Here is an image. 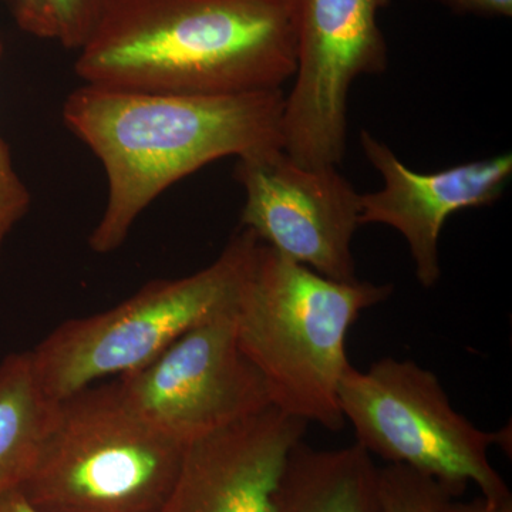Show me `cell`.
I'll list each match as a JSON object with an SVG mask.
<instances>
[{
    "mask_svg": "<svg viewBox=\"0 0 512 512\" xmlns=\"http://www.w3.org/2000/svg\"><path fill=\"white\" fill-rule=\"evenodd\" d=\"M284 109L282 89L178 94L83 83L67 97L63 121L107 177L106 205L90 248L97 254L119 249L163 192L205 165L284 150Z\"/></svg>",
    "mask_w": 512,
    "mask_h": 512,
    "instance_id": "obj_1",
    "label": "cell"
},
{
    "mask_svg": "<svg viewBox=\"0 0 512 512\" xmlns=\"http://www.w3.org/2000/svg\"><path fill=\"white\" fill-rule=\"evenodd\" d=\"M74 69L131 92L282 89L296 70L291 0H111Z\"/></svg>",
    "mask_w": 512,
    "mask_h": 512,
    "instance_id": "obj_2",
    "label": "cell"
},
{
    "mask_svg": "<svg viewBox=\"0 0 512 512\" xmlns=\"http://www.w3.org/2000/svg\"><path fill=\"white\" fill-rule=\"evenodd\" d=\"M392 293L390 284L333 281L261 242L234 319L239 348L264 377L272 406L342 430L349 330Z\"/></svg>",
    "mask_w": 512,
    "mask_h": 512,
    "instance_id": "obj_3",
    "label": "cell"
},
{
    "mask_svg": "<svg viewBox=\"0 0 512 512\" xmlns=\"http://www.w3.org/2000/svg\"><path fill=\"white\" fill-rule=\"evenodd\" d=\"M188 444L137 413L116 380L60 400L20 491L40 512H161Z\"/></svg>",
    "mask_w": 512,
    "mask_h": 512,
    "instance_id": "obj_4",
    "label": "cell"
},
{
    "mask_svg": "<svg viewBox=\"0 0 512 512\" xmlns=\"http://www.w3.org/2000/svg\"><path fill=\"white\" fill-rule=\"evenodd\" d=\"M261 239L242 228L207 268L160 279L107 311L57 326L32 352L43 390L60 402L146 366L188 330L234 311Z\"/></svg>",
    "mask_w": 512,
    "mask_h": 512,
    "instance_id": "obj_5",
    "label": "cell"
},
{
    "mask_svg": "<svg viewBox=\"0 0 512 512\" xmlns=\"http://www.w3.org/2000/svg\"><path fill=\"white\" fill-rule=\"evenodd\" d=\"M345 421L370 456L446 484L457 497L476 484L488 500L510 497L488 451L511 450V431H484L458 413L439 377L412 360L383 357L367 370L350 366L339 387Z\"/></svg>",
    "mask_w": 512,
    "mask_h": 512,
    "instance_id": "obj_6",
    "label": "cell"
},
{
    "mask_svg": "<svg viewBox=\"0 0 512 512\" xmlns=\"http://www.w3.org/2000/svg\"><path fill=\"white\" fill-rule=\"evenodd\" d=\"M392 0H291L295 84L285 97L284 151L305 167L342 163L350 87L380 74L389 52L377 16Z\"/></svg>",
    "mask_w": 512,
    "mask_h": 512,
    "instance_id": "obj_7",
    "label": "cell"
},
{
    "mask_svg": "<svg viewBox=\"0 0 512 512\" xmlns=\"http://www.w3.org/2000/svg\"><path fill=\"white\" fill-rule=\"evenodd\" d=\"M234 315L195 326L146 366L117 377L121 396L185 444L271 407L264 377L239 348Z\"/></svg>",
    "mask_w": 512,
    "mask_h": 512,
    "instance_id": "obj_8",
    "label": "cell"
},
{
    "mask_svg": "<svg viewBox=\"0 0 512 512\" xmlns=\"http://www.w3.org/2000/svg\"><path fill=\"white\" fill-rule=\"evenodd\" d=\"M234 178L245 192L242 228L326 278L357 281L360 194L335 165L305 167L276 148L238 158Z\"/></svg>",
    "mask_w": 512,
    "mask_h": 512,
    "instance_id": "obj_9",
    "label": "cell"
},
{
    "mask_svg": "<svg viewBox=\"0 0 512 512\" xmlns=\"http://www.w3.org/2000/svg\"><path fill=\"white\" fill-rule=\"evenodd\" d=\"M360 144L383 177L382 190L360 194V225L382 224L400 232L409 244L417 281L423 288H433L441 276L439 244L444 224L458 211L500 200L512 175L511 154L421 174L403 164L369 131L360 133Z\"/></svg>",
    "mask_w": 512,
    "mask_h": 512,
    "instance_id": "obj_10",
    "label": "cell"
},
{
    "mask_svg": "<svg viewBox=\"0 0 512 512\" xmlns=\"http://www.w3.org/2000/svg\"><path fill=\"white\" fill-rule=\"evenodd\" d=\"M306 429L271 406L191 441L161 512H275L286 460Z\"/></svg>",
    "mask_w": 512,
    "mask_h": 512,
    "instance_id": "obj_11",
    "label": "cell"
},
{
    "mask_svg": "<svg viewBox=\"0 0 512 512\" xmlns=\"http://www.w3.org/2000/svg\"><path fill=\"white\" fill-rule=\"evenodd\" d=\"M275 512H383L379 468L357 443L318 450L299 441L286 460Z\"/></svg>",
    "mask_w": 512,
    "mask_h": 512,
    "instance_id": "obj_12",
    "label": "cell"
},
{
    "mask_svg": "<svg viewBox=\"0 0 512 512\" xmlns=\"http://www.w3.org/2000/svg\"><path fill=\"white\" fill-rule=\"evenodd\" d=\"M59 402L43 390L32 352L0 363V495L20 490L35 470Z\"/></svg>",
    "mask_w": 512,
    "mask_h": 512,
    "instance_id": "obj_13",
    "label": "cell"
},
{
    "mask_svg": "<svg viewBox=\"0 0 512 512\" xmlns=\"http://www.w3.org/2000/svg\"><path fill=\"white\" fill-rule=\"evenodd\" d=\"M111 0H12L19 28L79 52L92 37Z\"/></svg>",
    "mask_w": 512,
    "mask_h": 512,
    "instance_id": "obj_14",
    "label": "cell"
},
{
    "mask_svg": "<svg viewBox=\"0 0 512 512\" xmlns=\"http://www.w3.org/2000/svg\"><path fill=\"white\" fill-rule=\"evenodd\" d=\"M383 512H441L457 495L436 478L400 464L379 468Z\"/></svg>",
    "mask_w": 512,
    "mask_h": 512,
    "instance_id": "obj_15",
    "label": "cell"
},
{
    "mask_svg": "<svg viewBox=\"0 0 512 512\" xmlns=\"http://www.w3.org/2000/svg\"><path fill=\"white\" fill-rule=\"evenodd\" d=\"M2 52V37H0V57ZM29 204L28 188L16 173L9 148L0 138V254L8 235L28 212Z\"/></svg>",
    "mask_w": 512,
    "mask_h": 512,
    "instance_id": "obj_16",
    "label": "cell"
},
{
    "mask_svg": "<svg viewBox=\"0 0 512 512\" xmlns=\"http://www.w3.org/2000/svg\"><path fill=\"white\" fill-rule=\"evenodd\" d=\"M436 2L460 15L501 16L511 18L512 0H424Z\"/></svg>",
    "mask_w": 512,
    "mask_h": 512,
    "instance_id": "obj_17",
    "label": "cell"
},
{
    "mask_svg": "<svg viewBox=\"0 0 512 512\" xmlns=\"http://www.w3.org/2000/svg\"><path fill=\"white\" fill-rule=\"evenodd\" d=\"M441 512H512V495L501 500H488L481 495L470 503H461L451 498Z\"/></svg>",
    "mask_w": 512,
    "mask_h": 512,
    "instance_id": "obj_18",
    "label": "cell"
},
{
    "mask_svg": "<svg viewBox=\"0 0 512 512\" xmlns=\"http://www.w3.org/2000/svg\"><path fill=\"white\" fill-rule=\"evenodd\" d=\"M0 512H40L29 503L28 498L22 491H10L8 494L0 495Z\"/></svg>",
    "mask_w": 512,
    "mask_h": 512,
    "instance_id": "obj_19",
    "label": "cell"
}]
</instances>
